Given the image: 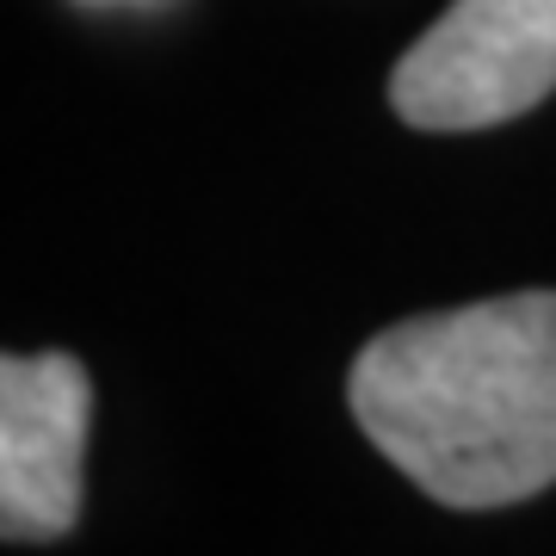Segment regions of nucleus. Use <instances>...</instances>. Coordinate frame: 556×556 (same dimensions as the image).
I'll list each match as a JSON object with an SVG mask.
<instances>
[{
	"label": "nucleus",
	"instance_id": "obj_2",
	"mask_svg": "<svg viewBox=\"0 0 556 556\" xmlns=\"http://www.w3.org/2000/svg\"><path fill=\"white\" fill-rule=\"evenodd\" d=\"M556 93V0H452L390 75L415 130H489Z\"/></svg>",
	"mask_w": 556,
	"mask_h": 556
},
{
	"label": "nucleus",
	"instance_id": "obj_3",
	"mask_svg": "<svg viewBox=\"0 0 556 556\" xmlns=\"http://www.w3.org/2000/svg\"><path fill=\"white\" fill-rule=\"evenodd\" d=\"M93 383L75 353L0 358V532L50 544L80 526V452Z\"/></svg>",
	"mask_w": 556,
	"mask_h": 556
},
{
	"label": "nucleus",
	"instance_id": "obj_1",
	"mask_svg": "<svg viewBox=\"0 0 556 556\" xmlns=\"http://www.w3.org/2000/svg\"><path fill=\"white\" fill-rule=\"evenodd\" d=\"M358 433L439 507L489 514L556 482V291L439 309L365 340Z\"/></svg>",
	"mask_w": 556,
	"mask_h": 556
}]
</instances>
